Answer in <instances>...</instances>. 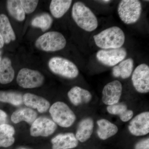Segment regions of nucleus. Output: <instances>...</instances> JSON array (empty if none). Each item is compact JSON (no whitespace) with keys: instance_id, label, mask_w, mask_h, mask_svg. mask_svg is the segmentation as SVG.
<instances>
[{"instance_id":"f257e3e1","label":"nucleus","mask_w":149,"mask_h":149,"mask_svg":"<svg viewBox=\"0 0 149 149\" xmlns=\"http://www.w3.org/2000/svg\"><path fill=\"white\" fill-rule=\"evenodd\" d=\"M93 38L96 45L102 49L121 48L125 41L124 32L117 26L107 28L94 35Z\"/></svg>"},{"instance_id":"f03ea898","label":"nucleus","mask_w":149,"mask_h":149,"mask_svg":"<svg viewBox=\"0 0 149 149\" xmlns=\"http://www.w3.org/2000/svg\"><path fill=\"white\" fill-rule=\"evenodd\" d=\"M72 16L77 26L87 32H93L98 26L97 19L95 14L81 2H76L73 4Z\"/></svg>"},{"instance_id":"7ed1b4c3","label":"nucleus","mask_w":149,"mask_h":149,"mask_svg":"<svg viewBox=\"0 0 149 149\" xmlns=\"http://www.w3.org/2000/svg\"><path fill=\"white\" fill-rule=\"evenodd\" d=\"M66 43L65 37L61 33L52 31L46 32L37 38L35 45L40 50L55 52L64 49Z\"/></svg>"},{"instance_id":"20e7f679","label":"nucleus","mask_w":149,"mask_h":149,"mask_svg":"<svg viewBox=\"0 0 149 149\" xmlns=\"http://www.w3.org/2000/svg\"><path fill=\"white\" fill-rule=\"evenodd\" d=\"M49 112L54 122L63 128L70 127L76 120L74 113L63 102H57L53 104Z\"/></svg>"},{"instance_id":"39448f33","label":"nucleus","mask_w":149,"mask_h":149,"mask_svg":"<svg viewBox=\"0 0 149 149\" xmlns=\"http://www.w3.org/2000/svg\"><path fill=\"white\" fill-rule=\"evenodd\" d=\"M118 13L121 20L127 24L139 20L142 13V4L138 0H122L118 6Z\"/></svg>"},{"instance_id":"423d86ee","label":"nucleus","mask_w":149,"mask_h":149,"mask_svg":"<svg viewBox=\"0 0 149 149\" xmlns=\"http://www.w3.org/2000/svg\"><path fill=\"white\" fill-rule=\"evenodd\" d=\"M49 68L53 73L69 79H73L79 74L76 65L67 59L61 57H54L48 62Z\"/></svg>"},{"instance_id":"0eeeda50","label":"nucleus","mask_w":149,"mask_h":149,"mask_svg":"<svg viewBox=\"0 0 149 149\" xmlns=\"http://www.w3.org/2000/svg\"><path fill=\"white\" fill-rule=\"evenodd\" d=\"M45 78L38 70L23 68L19 71L17 83L19 86L25 89L39 88L43 85Z\"/></svg>"},{"instance_id":"6e6552de","label":"nucleus","mask_w":149,"mask_h":149,"mask_svg":"<svg viewBox=\"0 0 149 149\" xmlns=\"http://www.w3.org/2000/svg\"><path fill=\"white\" fill-rule=\"evenodd\" d=\"M127 51L124 48L109 49H101L96 54L99 62L104 65L113 66L122 61L127 56Z\"/></svg>"},{"instance_id":"1a4fd4ad","label":"nucleus","mask_w":149,"mask_h":149,"mask_svg":"<svg viewBox=\"0 0 149 149\" xmlns=\"http://www.w3.org/2000/svg\"><path fill=\"white\" fill-rule=\"evenodd\" d=\"M133 87L139 93H147L149 91V67L142 63L134 70L132 78Z\"/></svg>"},{"instance_id":"9d476101","label":"nucleus","mask_w":149,"mask_h":149,"mask_svg":"<svg viewBox=\"0 0 149 149\" xmlns=\"http://www.w3.org/2000/svg\"><path fill=\"white\" fill-rule=\"evenodd\" d=\"M55 123L48 118L41 116L37 118L31 125L30 134L33 137H48L56 130Z\"/></svg>"},{"instance_id":"9b49d317","label":"nucleus","mask_w":149,"mask_h":149,"mask_svg":"<svg viewBox=\"0 0 149 149\" xmlns=\"http://www.w3.org/2000/svg\"><path fill=\"white\" fill-rule=\"evenodd\" d=\"M122 85L120 81L114 80L107 84L102 91V101L110 106L117 104L122 95Z\"/></svg>"},{"instance_id":"f8f14e48","label":"nucleus","mask_w":149,"mask_h":149,"mask_svg":"<svg viewBox=\"0 0 149 149\" xmlns=\"http://www.w3.org/2000/svg\"><path fill=\"white\" fill-rule=\"evenodd\" d=\"M130 133L136 136H145L149 133V112L137 115L131 120L128 126Z\"/></svg>"},{"instance_id":"ddd939ff","label":"nucleus","mask_w":149,"mask_h":149,"mask_svg":"<svg viewBox=\"0 0 149 149\" xmlns=\"http://www.w3.org/2000/svg\"><path fill=\"white\" fill-rule=\"evenodd\" d=\"M52 149H71L77 146L78 141L72 133L58 134L51 140Z\"/></svg>"},{"instance_id":"4468645a","label":"nucleus","mask_w":149,"mask_h":149,"mask_svg":"<svg viewBox=\"0 0 149 149\" xmlns=\"http://www.w3.org/2000/svg\"><path fill=\"white\" fill-rule=\"evenodd\" d=\"M23 100L26 106L37 109L40 113L46 112L50 107V104L47 100L32 93L24 94Z\"/></svg>"},{"instance_id":"2eb2a0df","label":"nucleus","mask_w":149,"mask_h":149,"mask_svg":"<svg viewBox=\"0 0 149 149\" xmlns=\"http://www.w3.org/2000/svg\"><path fill=\"white\" fill-rule=\"evenodd\" d=\"M68 96L70 102L76 106L88 103L92 98V95L89 91L78 86L71 88L68 93Z\"/></svg>"},{"instance_id":"dca6fc26","label":"nucleus","mask_w":149,"mask_h":149,"mask_svg":"<svg viewBox=\"0 0 149 149\" xmlns=\"http://www.w3.org/2000/svg\"><path fill=\"white\" fill-rule=\"evenodd\" d=\"M94 126V121L91 118H87L81 120L75 135L78 141L84 143L90 139L93 133Z\"/></svg>"},{"instance_id":"f3484780","label":"nucleus","mask_w":149,"mask_h":149,"mask_svg":"<svg viewBox=\"0 0 149 149\" xmlns=\"http://www.w3.org/2000/svg\"><path fill=\"white\" fill-rule=\"evenodd\" d=\"M37 113L33 109L29 108H23L14 112L11 119L15 124L25 121L31 125L37 119Z\"/></svg>"},{"instance_id":"a211bd4d","label":"nucleus","mask_w":149,"mask_h":149,"mask_svg":"<svg viewBox=\"0 0 149 149\" xmlns=\"http://www.w3.org/2000/svg\"><path fill=\"white\" fill-rule=\"evenodd\" d=\"M97 123L98 126L97 134L101 140L109 139L116 135L118 131L117 126L107 119H100L97 121Z\"/></svg>"},{"instance_id":"6ab92c4d","label":"nucleus","mask_w":149,"mask_h":149,"mask_svg":"<svg viewBox=\"0 0 149 149\" xmlns=\"http://www.w3.org/2000/svg\"><path fill=\"white\" fill-rule=\"evenodd\" d=\"M15 77V71L10 59L4 58L0 61V83L9 84Z\"/></svg>"},{"instance_id":"aec40b11","label":"nucleus","mask_w":149,"mask_h":149,"mask_svg":"<svg viewBox=\"0 0 149 149\" xmlns=\"http://www.w3.org/2000/svg\"><path fill=\"white\" fill-rule=\"evenodd\" d=\"M134 61L131 58L126 59L115 65L112 70L113 75L115 77H121L122 79L128 78L133 72Z\"/></svg>"},{"instance_id":"412c9836","label":"nucleus","mask_w":149,"mask_h":149,"mask_svg":"<svg viewBox=\"0 0 149 149\" xmlns=\"http://www.w3.org/2000/svg\"><path fill=\"white\" fill-rule=\"evenodd\" d=\"M0 33L4 43L8 44L16 40L15 33L8 17L5 14H0Z\"/></svg>"},{"instance_id":"4be33fe9","label":"nucleus","mask_w":149,"mask_h":149,"mask_svg":"<svg viewBox=\"0 0 149 149\" xmlns=\"http://www.w3.org/2000/svg\"><path fill=\"white\" fill-rule=\"evenodd\" d=\"M15 130L12 125L4 124L0 125V147L8 148L15 143Z\"/></svg>"},{"instance_id":"5701e85b","label":"nucleus","mask_w":149,"mask_h":149,"mask_svg":"<svg viewBox=\"0 0 149 149\" xmlns=\"http://www.w3.org/2000/svg\"><path fill=\"white\" fill-rule=\"evenodd\" d=\"M107 111L110 114L118 115L123 122H127L133 117V111L128 109L126 105L123 103H118L108 106Z\"/></svg>"},{"instance_id":"b1692460","label":"nucleus","mask_w":149,"mask_h":149,"mask_svg":"<svg viewBox=\"0 0 149 149\" xmlns=\"http://www.w3.org/2000/svg\"><path fill=\"white\" fill-rule=\"evenodd\" d=\"M71 0H52L50 4V10L56 18L62 17L68 11L71 5Z\"/></svg>"},{"instance_id":"393cba45","label":"nucleus","mask_w":149,"mask_h":149,"mask_svg":"<svg viewBox=\"0 0 149 149\" xmlns=\"http://www.w3.org/2000/svg\"><path fill=\"white\" fill-rule=\"evenodd\" d=\"M7 8L9 13L14 18L18 21H24L25 18V13L22 6L20 1H7Z\"/></svg>"},{"instance_id":"a878e982","label":"nucleus","mask_w":149,"mask_h":149,"mask_svg":"<svg viewBox=\"0 0 149 149\" xmlns=\"http://www.w3.org/2000/svg\"><path fill=\"white\" fill-rule=\"evenodd\" d=\"M0 102L19 106L23 103V95L18 92L0 91Z\"/></svg>"},{"instance_id":"bb28decb","label":"nucleus","mask_w":149,"mask_h":149,"mask_svg":"<svg viewBox=\"0 0 149 149\" xmlns=\"http://www.w3.org/2000/svg\"><path fill=\"white\" fill-rule=\"evenodd\" d=\"M52 17L47 13H44L32 19L31 24L33 27L40 28L43 32H45L50 28L53 23Z\"/></svg>"},{"instance_id":"cd10ccee","label":"nucleus","mask_w":149,"mask_h":149,"mask_svg":"<svg viewBox=\"0 0 149 149\" xmlns=\"http://www.w3.org/2000/svg\"><path fill=\"white\" fill-rule=\"evenodd\" d=\"M20 3L25 13H32L37 8L39 1L21 0Z\"/></svg>"},{"instance_id":"c85d7f7f","label":"nucleus","mask_w":149,"mask_h":149,"mask_svg":"<svg viewBox=\"0 0 149 149\" xmlns=\"http://www.w3.org/2000/svg\"><path fill=\"white\" fill-rule=\"evenodd\" d=\"M135 149H149V139H143L136 143Z\"/></svg>"},{"instance_id":"c756f323","label":"nucleus","mask_w":149,"mask_h":149,"mask_svg":"<svg viewBox=\"0 0 149 149\" xmlns=\"http://www.w3.org/2000/svg\"><path fill=\"white\" fill-rule=\"evenodd\" d=\"M8 116L5 112L0 109V125L6 124Z\"/></svg>"},{"instance_id":"7c9ffc66","label":"nucleus","mask_w":149,"mask_h":149,"mask_svg":"<svg viewBox=\"0 0 149 149\" xmlns=\"http://www.w3.org/2000/svg\"><path fill=\"white\" fill-rule=\"evenodd\" d=\"M4 45V42L2 36L0 33V48H3Z\"/></svg>"},{"instance_id":"2f4dec72","label":"nucleus","mask_w":149,"mask_h":149,"mask_svg":"<svg viewBox=\"0 0 149 149\" xmlns=\"http://www.w3.org/2000/svg\"><path fill=\"white\" fill-rule=\"evenodd\" d=\"M100 1L101 3H108L111 2L110 1H108V0H106V1Z\"/></svg>"},{"instance_id":"473e14b6","label":"nucleus","mask_w":149,"mask_h":149,"mask_svg":"<svg viewBox=\"0 0 149 149\" xmlns=\"http://www.w3.org/2000/svg\"><path fill=\"white\" fill-rule=\"evenodd\" d=\"M1 51H0V61H1L2 60L1 57Z\"/></svg>"}]
</instances>
